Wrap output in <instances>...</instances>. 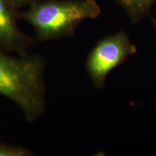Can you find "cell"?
<instances>
[{"mask_svg":"<svg viewBox=\"0 0 156 156\" xmlns=\"http://www.w3.org/2000/svg\"><path fill=\"white\" fill-rule=\"evenodd\" d=\"M17 19L18 12L14 6L8 0H0V48L23 55L33 41L18 28Z\"/></svg>","mask_w":156,"mask_h":156,"instance_id":"obj_4","label":"cell"},{"mask_svg":"<svg viewBox=\"0 0 156 156\" xmlns=\"http://www.w3.org/2000/svg\"><path fill=\"white\" fill-rule=\"evenodd\" d=\"M45 60L40 55L10 56L0 48V95L14 102L28 122L45 113Z\"/></svg>","mask_w":156,"mask_h":156,"instance_id":"obj_1","label":"cell"},{"mask_svg":"<svg viewBox=\"0 0 156 156\" xmlns=\"http://www.w3.org/2000/svg\"><path fill=\"white\" fill-rule=\"evenodd\" d=\"M33 153L22 146L0 142V156H30Z\"/></svg>","mask_w":156,"mask_h":156,"instance_id":"obj_6","label":"cell"},{"mask_svg":"<svg viewBox=\"0 0 156 156\" xmlns=\"http://www.w3.org/2000/svg\"><path fill=\"white\" fill-rule=\"evenodd\" d=\"M101 12L97 0H38L18 16L44 41L73 36L82 22L97 18Z\"/></svg>","mask_w":156,"mask_h":156,"instance_id":"obj_2","label":"cell"},{"mask_svg":"<svg viewBox=\"0 0 156 156\" xmlns=\"http://www.w3.org/2000/svg\"><path fill=\"white\" fill-rule=\"evenodd\" d=\"M136 51V46L123 30L101 39L90 52L85 64L93 87L102 90L111 72Z\"/></svg>","mask_w":156,"mask_h":156,"instance_id":"obj_3","label":"cell"},{"mask_svg":"<svg viewBox=\"0 0 156 156\" xmlns=\"http://www.w3.org/2000/svg\"><path fill=\"white\" fill-rule=\"evenodd\" d=\"M125 11L132 23L136 24L151 15V10L156 0H115Z\"/></svg>","mask_w":156,"mask_h":156,"instance_id":"obj_5","label":"cell"},{"mask_svg":"<svg viewBox=\"0 0 156 156\" xmlns=\"http://www.w3.org/2000/svg\"><path fill=\"white\" fill-rule=\"evenodd\" d=\"M11 5L14 6L16 9L20 8V7H25V6H29L35 2L38 1V0H8Z\"/></svg>","mask_w":156,"mask_h":156,"instance_id":"obj_7","label":"cell"},{"mask_svg":"<svg viewBox=\"0 0 156 156\" xmlns=\"http://www.w3.org/2000/svg\"><path fill=\"white\" fill-rule=\"evenodd\" d=\"M150 17H151V20H152V23H153V26L155 27V30H156V18H154V17H152L151 15V16H150Z\"/></svg>","mask_w":156,"mask_h":156,"instance_id":"obj_8","label":"cell"}]
</instances>
